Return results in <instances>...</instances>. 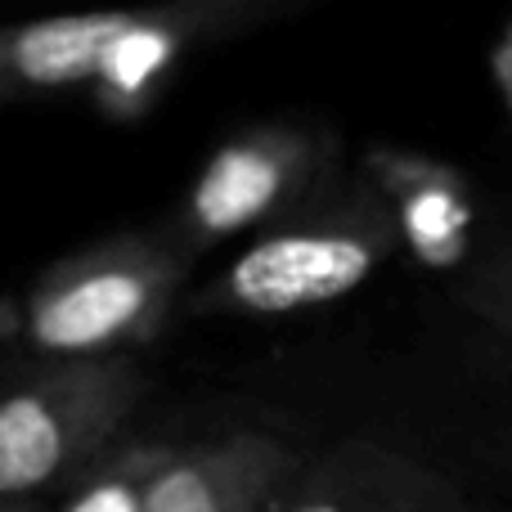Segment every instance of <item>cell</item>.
Instances as JSON below:
<instances>
[{"instance_id": "cell-1", "label": "cell", "mask_w": 512, "mask_h": 512, "mask_svg": "<svg viewBox=\"0 0 512 512\" xmlns=\"http://www.w3.org/2000/svg\"><path fill=\"white\" fill-rule=\"evenodd\" d=\"M265 18H274L270 0H189L9 23L0 27V104L90 86L108 108H140L149 86L185 50Z\"/></svg>"}, {"instance_id": "cell-11", "label": "cell", "mask_w": 512, "mask_h": 512, "mask_svg": "<svg viewBox=\"0 0 512 512\" xmlns=\"http://www.w3.org/2000/svg\"><path fill=\"white\" fill-rule=\"evenodd\" d=\"M486 333V328H481ZM490 364H495V378L504 382V387L512 391V337H499V333H490V355H486Z\"/></svg>"}, {"instance_id": "cell-4", "label": "cell", "mask_w": 512, "mask_h": 512, "mask_svg": "<svg viewBox=\"0 0 512 512\" xmlns=\"http://www.w3.org/2000/svg\"><path fill=\"white\" fill-rule=\"evenodd\" d=\"M149 391L135 355L36 364L0 391V499L45 504L122 441Z\"/></svg>"}, {"instance_id": "cell-13", "label": "cell", "mask_w": 512, "mask_h": 512, "mask_svg": "<svg viewBox=\"0 0 512 512\" xmlns=\"http://www.w3.org/2000/svg\"><path fill=\"white\" fill-rule=\"evenodd\" d=\"M50 504L54 499H45V504H5V499H0V512H50Z\"/></svg>"}, {"instance_id": "cell-9", "label": "cell", "mask_w": 512, "mask_h": 512, "mask_svg": "<svg viewBox=\"0 0 512 512\" xmlns=\"http://www.w3.org/2000/svg\"><path fill=\"white\" fill-rule=\"evenodd\" d=\"M450 301L486 333L512 337V203L481 216L468 256L450 274Z\"/></svg>"}, {"instance_id": "cell-12", "label": "cell", "mask_w": 512, "mask_h": 512, "mask_svg": "<svg viewBox=\"0 0 512 512\" xmlns=\"http://www.w3.org/2000/svg\"><path fill=\"white\" fill-rule=\"evenodd\" d=\"M495 77H499V86H504V99L512 108V27L504 32V41H499V50H495Z\"/></svg>"}, {"instance_id": "cell-7", "label": "cell", "mask_w": 512, "mask_h": 512, "mask_svg": "<svg viewBox=\"0 0 512 512\" xmlns=\"http://www.w3.org/2000/svg\"><path fill=\"white\" fill-rule=\"evenodd\" d=\"M279 512H481L445 468L418 463L378 441H342L306 459Z\"/></svg>"}, {"instance_id": "cell-3", "label": "cell", "mask_w": 512, "mask_h": 512, "mask_svg": "<svg viewBox=\"0 0 512 512\" xmlns=\"http://www.w3.org/2000/svg\"><path fill=\"white\" fill-rule=\"evenodd\" d=\"M185 274L189 261L162 230L113 234L32 279L0 333L41 364L135 355L162 333Z\"/></svg>"}, {"instance_id": "cell-2", "label": "cell", "mask_w": 512, "mask_h": 512, "mask_svg": "<svg viewBox=\"0 0 512 512\" xmlns=\"http://www.w3.org/2000/svg\"><path fill=\"white\" fill-rule=\"evenodd\" d=\"M405 239L373 176L342 167L261 234L194 297L198 315L283 319L351 297Z\"/></svg>"}, {"instance_id": "cell-10", "label": "cell", "mask_w": 512, "mask_h": 512, "mask_svg": "<svg viewBox=\"0 0 512 512\" xmlns=\"http://www.w3.org/2000/svg\"><path fill=\"white\" fill-rule=\"evenodd\" d=\"M162 454H167V441H126L122 436L104 459H95L54 499L50 512H144Z\"/></svg>"}, {"instance_id": "cell-8", "label": "cell", "mask_w": 512, "mask_h": 512, "mask_svg": "<svg viewBox=\"0 0 512 512\" xmlns=\"http://www.w3.org/2000/svg\"><path fill=\"white\" fill-rule=\"evenodd\" d=\"M369 176L387 194L405 248L423 252L436 265H450L454 274V265L468 256L481 225V212H472V203L463 198V180L418 158H396V153L373 162Z\"/></svg>"}, {"instance_id": "cell-6", "label": "cell", "mask_w": 512, "mask_h": 512, "mask_svg": "<svg viewBox=\"0 0 512 512\" xmlns=\"http://www.w3.org/2000/svg\"><path fill=\"white\" fill-rule=\"evenodd\" d=\"M301 454L274 432H221L171 445L149 481L144 512H279Z\"/></svg>"}, {"instance_id": "cell-5", "label": "cell", "mask_w": 512, "mask_h": 512, "mask_svg": "<svg viewBox=\"0 0 512 512\" xmlns=\"http://www.w3.org/2000/svg\"><path fill=\"white\" fill-rule=\"evenodd\" d=\"M337 171V144L328 131L306 122H265L239 131L207 158L176 216L162 225L171 248L194 265V256L243 230L261 234L297 203H306Z\"/></svg>"}]
</instances>
